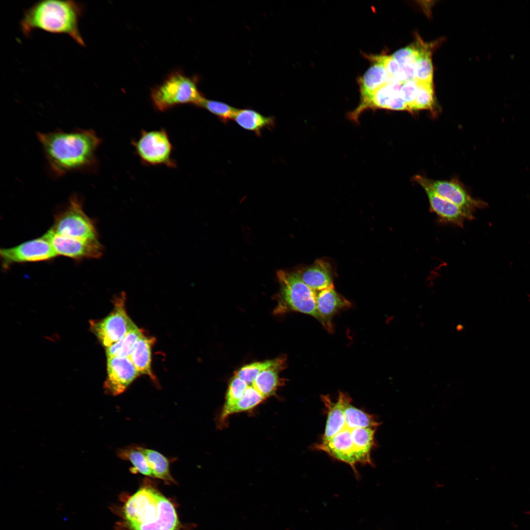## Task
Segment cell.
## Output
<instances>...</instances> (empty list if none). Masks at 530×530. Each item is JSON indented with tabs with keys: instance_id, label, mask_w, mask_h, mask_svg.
<instances>
[{
	"instance_id": "cell-7",
	"label": "cell",
	"mask_w": 530,
	"mask_h": 530,
	"mask_svg": "<svg viewBox=\"0 0 530 530\" xmlns=\"http://www.w3.org/2000/svg\"><path fill=\"white\" fill-rule=\"evenodd\" d=\"M132 145L143 164L176 167L172 158L173 145L165 129L143 130Z\"/></svg>"
},
{
	"instance_id": "cell-19",
	"label": "cell",
	"mask_w": 530,
	"mask_h": 530,
	"mask_svg": "<svg viewBox=\"0 0 530 530\" xmlns=\"http://www.w3.org/2000/svg\"><path fill=\"white\" fill-rule=\"evenodd\" d=\"M155 342L154 338L142 335L135 343L129 357L139 375H148L153 379L155 377L151 370V350Z\"/></svg>"
},
{
	"instance_id": "cell-5",
	"label": "cell",
	"mask_w": 530,
	"mask_h": 530,
	"mask_svg": "<svg viewBox=\"0 0 530 530\" xmlns=\"http://www.w3.org/2000/svg\"><path fill=\"white\" fill-rule=\"evenodd\" d=\"M279 307L311 316L318 320L316 308V292L301 279L299 272L279 270Z\"/></svg>"
},
{
	"instance_id": "cell-25",
	"label": "cell",
	"mask_w": 530,
	"mask_h": 530,
	"mask_svg": "<svg viewBox=\"0 0 530 530\" xmlns=\"http://www.w3.org/2000/svg\"><path fill=\"white\" fill-rule=\"evenodd\" d=\"M143 451L146 457L151 470L153 477L162 479L167 483L174 482L169 470L168 459L159 452L143 448Z\"/></svg>"
},
{
	"instance_id": "cell-28",
	"label": "cell",
	"mask_w": 530,
	"mask_h": 530,
	"mask_svg": "<svg viewBox=\"0 0 530 530\" xmlns=\"http://www.w3.org/2000/svg\"><path fill=\"white\" fill-rule=\"evenodd\" d=\"M199 107L203 108L214 115L223 123H227L230 120L233 119L238 109L226 103L207 99L206 98Z\"/></svg>"
},
{
	"instance_id": "cell-33",
	"label": "cell",
	"mask_w": 530,
	"mask_h": 530,
	"mask_svg": "<svg viewBox=\"0 0 530 530\" xmlns=\"http://www.w3.org/2000/svg\"><path fill=\"white\" fill-rule=\"evenodd\" d=\"M455 330L458 332H461L464 330V326L461 323H458L456 325Z\"/></svg>"
},
{
	"instance_id": "cell-10",
	"label": "cell",
	"mask_w": 530,
	"mask_h": 530,
	"mask_svg": "<svg viewBox=\"0 0 530 530\" xmlns=\"http://www.w3.org/2000/svg\"><path fill=\"white\" fill-rule=\"evenodd\" d=\"M57 256L51 243L43 236L26 241L15 247L0 250L4 268L15 263L47 261Z\"/></svg>"
},
{
	"instance_id": "cell-31",
	"label": "cell",
	"mask_w": 530,
	"mask_h": 530,
	"mask_svg": "<svg viewBox=\"0 0 530 530\" xmlns=\"http://www.w3.org/2000/svg\"><path fill=\"white\" fill-rule=\"evenodd\" d=\"M418 54V48L416 42L407 47L400 49L392 55L400 66L415 62Z\"/></svg>"
},
{
	"instance_id": "cell-16",
	"label": "cell",
	"mask_w": 530,
	"mask_h": 530,
	"mask_svg": "<svg viewBox=\"0 0 530 530\" xmlns=\"http://www.w3.org/2000/svg\"><path fill=\"white\" fill-rule=\"evenodd\" d=\"M350 302L338 294L334 286L316 292V308L318 320L325 328L333 330L332 319L340 310L348 307Z\"/></svg>"
},
{
	"instance_id": "cell-30",
	"label": "cell",
	"mask_w": 530,
	"mask_h": 530,
	"mask_svg": "<svg viewBox=\"0 0 530 530\" xmlns=\"http://www.w3.org/2000/svg\"><path fill=\"white\" fill-rule=\"evenodd\" d=\"M417 83V95L412 106V112L423 109H432L434 103L433 85L424 82Z\"/></svg>"
},
{
	"instance_id": "cell-1",
	"label": "cell",
	"mask_w": 530,
	"mask_h": 530,
	"mask_svg": "<svg viewBox=\"0 0 530 530\" xmlns=\"http://www.w3.org/2000/svg\"><path fill=\"white\" fill-rule=\"evenodd\" d=\"M51 174L59 178L71 172L94 173L96 152L102 139L93 130H56L37 133Z\"/></svg>"
},
{
	"instance_id": "cell-2",
	"label": "cell",
	"mask_w": 530,
	"mask_h": 530,
	"mask_svg": "<svg viewBox=\"0 0 530 530\" xmlns=\"http://www.w3.org/2000/svg\"><path fill=\"white\" fill-rule=\"evenodd\" d=\"M122 516L130 530H181L173 504L147 482L127 499Z\"/></svg>"
},
{
	"instance_id": "cell-13",
	"label": "cell",
	"mask_w": 530,
	"mask_h": 530,
	"mask_svg": "<svg viewBox=\"0 0 530 530\" xmlns=\"http://www.w3.org/2000/svg\"><path fill=\"white\" fill-rule=\"evenodd\" d=\"M139 374L130 358H107V377L104 383L105 392L112 396L123 393Z\"/></svg>"
},
{
	"instance_id": "cell-32",
	"label": "cell",
	"mask_w": 530,
	"mask_h": 530,
	"mask_svg": "<svg viewBox=\"0 0 530 530\" xmlns=\"http://www.w3.org/2000/svg\"><path fill=\"white\" fill-rule=\"evenodd\" d=\"M418 92L417 82L413 80L406 81L402 83L400 89V94L406 103L408 111L412 112V108L416 99Z\"/></svg>"
},
{
	"instance_id": "cell-3",
	"label": "cell",
	"mask_w": 530,
	"mask_h": 530,
	"mask_svg": "<svg viewBox=\"0 0 530 530\" xmlns=\"http://www.w3.org/2000/svg\"><path fill=\"white\" fill-rule=\"evenodd\" d=\"M84 10L83 5L75 1L41 0L25 10L20 22V29L27 37L36 29L67 34L80 46L85 47L79 29Z\"/></svg>"
},
{
	"instance_id": "cell-23",
	"label": "cell",
	"mask_w": 530,
	"mask_h": 530,
	"mask_svg": "<svg viewBox=\"0 0 530 530\" xmlns=\"http://www.w3.org/2000/svg\"><path fill=\"white\" fill-rule=\"evenodd\" d=\"M283 367L267 369L257 376L252 386L265 399L274 396L280 385L279 372Z\"/></svg>"
},
{
	"instance_id": "cell-6",
	"label": "cell",
	"mask_w": 530,
	"mask_h": 530,
	"mask_svg": "<svg viewBox=\"0 0 530 530\" xmlns=\"http://www.w3.org/2000/svg\"><path fill=\"white\" fill-rule=\"evenodd\" d=\"M50 230L56 235L66 237L98 239L95 224L83 211L82 200L76 194L71 196L67 205L56 215Z\"/></svg>"
},
{
	"instance_id": "cell-11",
	"label": "cell",
	"mask_w": 530,
	"mask_h": 530,
	"mask_svg": "<svg viewBox=\"0 0 530 530\" xmlns=\"http://www.w3.org/2000/svg\"><path fill=\"white\" fill-rule=\"evenodd\" d=\"M52 244L57 255L75 260L100 258L103 246L98 239H81L56 235L49 230L43 236Z\"/></svg>"
},
{
	"instance_id": "cell-27",
	"label": "cell",
	"mask_w": 530,
	"mask_h": 530,
	"mask_svg": "<svg viewBox=\"0 0 530 530\" xmlns=\"http://www.w3.org/2000/svg\"><path fill=\"white\" fill-rule=\"evenodd\" d=\"M285 363V360L283 358L253 362L240 368L236 371L235 375L245 381L248 385H251L262 371L271 367H284Z\"/></svg>"
},
{
	"instance_id": "cell-4",
	"label": "cell",
	"mask_w": 530,
	"mask_h": 530,
	"mask_svg": "<svg viewBox=\"0 0 530 530\" xmlns=\"http://www.w3.org/2000/svg\"><path fill=\"white\" fill-rule=\"evenodd\" d=\"M198 82L197 76L189 77L181 70L171 72L160 84L151 89L154 108L165 112L180 105L199 106L205 98L198 88Z\"/></svg>"
},
{
	"instance_id": "cell-18",
	"label": "cell",
	"mask_w": 530,
	"mask_h": 530,
	"mask_svg": "<svg viewBox=\"0 0 530 530\" xmlns=\"http://www.w3.org/2000/svg\"><path fill=\"white\" fill-rule=\"evenodd\" d=\"M233 120L240 128L252 132L258 136L263 130L273 129L275 123L274 117L264 116L249 108L238 109Z\"/></svg>"
},
{
	"instance_id": "cell-12",
	"label": "cell",
	"mask_w": 530,
	"mask_h": 530,
	"mask_svg": "<svg viewBox=\"0 0 530 530\" xmlns=\"http://www.w3.org/2000/svg\"><path fill=\"white\" fill-rule=\"evenodd\" d=\"M354 428L349 427L345 422L337 433L327 440L315 444L314 448L349 465L357 475L356 465L358 463L352 438Z\"/></svg>"
},
{
	"instance_id": "cell-14",
	"label": "cell",
	"mask_w": 530,
	"mask_h": 530,
	"mask_svg": "<svg viewBox=\"0 0 530 530\" xmlns=\"http://www.w3.org/2000/svg\"><path fill=\"white\" fill-rule=\"evenodd\" d=\"M428 185L439 195L457 205L470 215L476 209L486 206V203L473 198L459 181L434 180L425 177Z\"/></svg>"
},
{
	"instance_id": "cell-15",
	"label": "cell",
	"mask_w": 530,
	"mask_h": 530,
	"mask_svg": "<svg viewBox=\"0 0 530 530\" xmlns=\"http://www.w3.org/2000/svg\"><path fill=\"white\" fill-rule=\"evenodd\" d=\"M413 180L424 190L428 199L430 210L441 221L463 227L466 219L474 218L457 205L437 194L427 183L425 177L416 175Z\"/></svg>"
},
{
	"instance_id": "cell-17",
	"label": "cell",
	"mask_w": 530,
	"mask_h": 530,
	"mask_svg": "<svg viewBox=\"0 0 530 530\" xmlns=\"http://www.w3.org/2000/svg\"><path fill=\"white\" fill-rule=\"evenodd\" d=\"M302 280L317 292L334 286L330 264L318 260L309 267L298 271Z\"/></svg>"
},
{
	"instance_id": "cell-22",
	"label": "cell",
	"mask_w": 530,
	"mask_h": 530,
	"mask_svg": "<svg viewBox=\"0 0 530 530\" xmlns=\"http://www.w3.org/2000/svg\"><path fill=\"white\" fill-rule=\"evenodd\" d=\"M265 399L252 385H249L243 397L227 410L220 412L218 425L223 426L228 417L234 414L250 411L261 404Z\"/></svg>"
},
{
	"instance_id": "cell-20",
	"label": "cell",
	"mask_w": 530,
	"mask_h": 530,
	"mask_svg": "<svg viewBox=\"0 0 530 530\" xmlns=\"http://www.w3.org/2000/svg\"><path fill=\"white\" fill-rule=\"evenodd\" d=\"M372 65L364 74L358 79L360 98L370 95L374 91L389 81L384 66L378 62H371Z\"/></svg>"
},
{
	"instance_id": "cell-26",
	"label": "cell",
	"mask_w": 530,
	"mask_h": 530,
	"mask_svg": "<svg viewBox=\"0 0 530 530\" xmlns=\"http://www.w3.org/2000/svg\"><path fill=\"white\" fill-rule=\"evenodd\" d=\"M118 455L122 459L129 461L135 471L143 475L153 477V475L143 448L139 446H130L120 449Z\"/></svg>"
},
{
	"instance_id": "cell-29",
	"label": "cell",
	"mask_w": 530,
	"mask_h": 530,
	"mask_svg": "<svg viewBox=\"0 0 530 530\" xmlns=\"http://www.w3.org/2000/svg\"><path fill=\"white\" fill-rule=\"evenodd\" d=\"M248 386L245 381L235 375L229 383L221 412L227 410L237 403L243 397Z\"/></svg>"
},
{
	"instance_id": "cell-21",
	"label": "cell",
	"mask_w": 530,
	"mask_h": 530,
	"mask_svg": "<svg viewBox=\"0 0 530 530\" xmlns=\"http://www.w3.org/2000/svg\"><path fill=\"white\" fill-rule=\"evenodd\" d=\"M418 54L414 64V80L430 84L433 83V66L431 46L424 43L419 37L416 41Z\"/></svg>"
},
{
	"instance_id": "cell-24",
	"label": "cell",
	"mask_w": 530,
	"mask_h": 530,
	"mask_svg": "<svg viewBox=\"0 0 530 530\" xmlns=\"http://www.w3.org/2000/svg\"><path fill=\"white\" fill-rule=\"evenodd\" d=\"M144 334L135 325L119 341L106 348L107 357H120L129 358L137 340Z\"/></svg>"
},
{
	"instance_id": "cell-8",
	"label": "cell",
	"mask_w": 530,
	"mask_h": 530,
	"mask_svg": "<svg viewBox=\"0 0 530 530\" xmlns=\"http://www.w3.org/2000/svg\"><path fill=\"white\" fill-rule=\"evenodd\" d=\"M126 299V293L121 292L114 298V308L107 316L90 321L91 330L106 348L119 341L135 325L127 313Z\"/></svg>"
},
{
	"instance_id": "cell-9",
	"label": "cell",
	"mask_w": 530,
	"mask_h": 530,
	"mask_svg": "<svg viewBox=\"0 0 530 530\" xmlns=\"http://www.w3.org/2000/svg\"><path fill=\"white\" fill-rule=\"evenodd\" d=\"M402 84L397 81H388L383 84L370 95L360 98L358 106L347 113V118L357 124L361 114L367 110L408 111L407 105L400 94Z\"/></svg>"
}]
</instances>
